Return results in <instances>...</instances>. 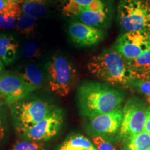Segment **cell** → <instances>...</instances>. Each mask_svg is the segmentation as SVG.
Returning <instances> with one entry per match:
<instances>
[{
  "label": "cell",
  "instance_id": "cell-1",
  "mask_svg": "<svg viewBox=\"0 0 150 150\" xmlns=\"http://www.w3.org/2000/svg\"><path fill=\"white\" fill-rule=\"evenodd\" d=\"M124 100L123 93L99 82H83L77 90L80 113L88 118L120 109Z\"/></svg>",
  "mask_w": 150,
  "mask_h": 150
},
{
  "label": "cell",
  "instance_id": "cell-2",
  "mask_svg": "<svg viewBox=\"0 0 150 150\" xmlns=\"http://www.w3.org/2000/svg\"><path fill=\"white\" fill-rule=\"evenodd\" d=\"M95 77L112 85L129 86L134 79L129 62L114 49H108L93 56L87 65Z\"/></svg>",
  "mask_w": 150,
  "mask_h": 150
},
{
  "label": "cell",
  "instance_id": "cell-3",
  "mask_svg": "<svg viewBox=\"0 0 150 150\" xmlns=\"http://www.w3.org/2000/svg\"><path fill=\"white\" fill-rule=\"evenodd\" d=\"M47 72L50 90L58 96H67L76 79V70L72 62L61 54H55L48 62Z\"/></svg>",
  "mask_w": 150,
  "mask_h": 150
},
{
  "label": "cell",
  "instance_id": "cell-4",
  "mask_svg": "<svg viewBox=\"0 0 150 150\" xmlns=\"http://www.w3.org/2000/svg\"><path fill=\"white\" fill-rule=\"evenodd\" d=\"M118 18L127 32L150 31V3L147 0H122L118 7Z\"/></svg>",
  "mask_w": 150,
  "mask_h": 150
},
{
  "label": "cell",
  "instance_id": "cell-5",
  "mask_svg": "<svg viewBox=\"0 0 150 150\" xmlns=\"http://www.w3.org/2000/svg\"><path fill=\"white\" fill-rule=\"evenodd\" d=\"M11 112L17 131L29 128L45 118L54 106L41 99H23L11 105Z\"/></svg>",
  "mask_w": 150,
  "mask_h": 150
},
{
  "label": "cell",
  "instance_id": "cell-6",
  "mask_svg": "<svg viewBox=\"0 0 150 150\" xmlns=\"http://www.w3.org/2000/svg\"><path fill=\"white\" fill-rule=\"evenodd\" d=\"M148 107L137 97H131L122 108L119 134L121 138L139 134L144 131Z\"/></svg>",
  "mask_w": 150,
  "mask_h": 150
},
{
  "label": "cell",
  "instance_id": "cell-7",
  "mask_svg": "<svg viewBox=\"0 0 150 150\" xmlns=\"http://www.w3.org/2000/svg\"><path fill=\"white\" fill-rule=\"evenodd\" d=\"M63 123V111L55 108L50 115L35 125L17 131L29 140L43 142L56 136L61 130Z\"/></svg>",
  "mask_w": 150,
  "mask_h": 150
},
{
  "label": "cell",
  "instance_id": "cell-8",
  "mask_svg": "<svg viewBox=\"0 0 150 150\" xmlns=\"http://www.w3.org/2000/svg\"><path fill=\"white\" fill-rule=\"evenodd\" d=\"M114 50L127 61H131L150 50V33L126 32L116 40Z\"/></svg>",
  "mask_w": 150,
  "mask_h": 150
},
{
  "label": "cell",
  "instance_id": "cell-9",
  "mask_svg": "<svg viewBox=\"0 0 150 150\" xmlns=\"http://www.w3.org/2000/svg\"><path fill=\"white\" fill-rule=\"evenodd\" d=\"M33 91L16 72L0 74V96L8 106L27 98Z\"/></svg>",
  "mask_w": 150,
  "mask_h": 150
},
{
  "label": "cell",
  "instance_id": "cell-10",
  "mask_svg": "<svg viewBox=\"0 0 150 150\" xmlns=\"http://www.w3.org/2000/svg\"><path fill=\"white\" fill-rule=\"evenodd\" d=\"M88 129L95 136H107L115 134L120 129L122 121V109L88 118Z\"/></svg>",
  "mask_w": 150,
  "mask_h": 150
},
{
  "label": "cell",
  "instance_id": "cell-11",
  "mask_svg": "<svg viewBox=\"0 0 150 150\" xmlns=\"http://www.w3.org/2000/svg\"><path fill=\"white\" fill-rule=\"evenodd\" d=\"M67 33L71 40L79 47L96 45L104 40L105 36L102 29L86 25L76 20L69 24Z\"/></svg>",
  "mask_w": 150,
  "mask_h": 150
},
{
  "label": "cell",
  "instance_id": "cell-12",
  "mask_svg": "<svg viewBox=\"0 0 150 150\" xmlns=\"http://www.w3.org/2000/svg\"><path fill=\"white\" fill-rule=\"evenodd\" d=\"M16 73L34 91L43 86L44 74L40 66L35 63H27L20 67Z\"/></svg>",
  "mask_w": 150,
  "mask_h": 150
},
{
  "label": "cell",
  "instance_id": "cell-13",
  "mask_svg": "<svg viewBox=\"0 0 150 150\" xmlns=\"http://www.w3.org/2000/svg\"><path fill=\"white\" fill-rule=\"evenodd\" d=\"M19 43L13 35L0 33V59L4 64L9 65L16 59Z\"/></svg>",
  "mask_w": 150,
  "mask_h": 150
},
{
  "label": "cell",
  "instance_id": "cell-14",
  "mask_svg": "<svg viewBox=\"0 0 150 150\" xmlns=\"http://www.w3.org/2000/svg\"><path fill=\"white\" fill-rule=\"evenodd\" d=\"M74 18L76 21L86 25L101 29L105 27L107 24L109 20V13L107 8L101 11L84 10Z\"/></svg>",
  "mask_w": 150,
  "mask_h": 150
},
{
  "label": "cell",
  "instance_id": "cell-15",
  "mask_svg": "<svg viewBox=\"0 0 150 150\" xmlns=\"http://www.w3.org/2000/svg\"><path fill=\"white\" fill-rule=\"evenodd\" d=\"M134 79L147 80L150 74V50L129 62Z\"/></svg>",
  "mask_w": 150,
  "mask_h": 150
},
{
  "label": "cell",
  "instance_id": "cell-16",
  "mask_svg": "<svg viewBox=\"0 0 150 150\" xmlns=\"http://www.w3.org/2000/svg\"><path fill=\"white\" fill-rule=\"evenodd\" d=\"M22 6L10 2L6 8L0 13V29L9 30L16 27L19 17L21 16Z\"/></svg>",
  "mask_w": 150,
  "mask_h": 150
},
{
  "label": "cell",
  "instance_id": "cell-17",
  "mask_svg": "<svg viewBox=\"0 0 150 150\" xmlns=\"http://www.w3.org/2000/svg\"><path fill=\"white\" fill-rule=\"evenodd\" d=\"M150 147V134L145 131L124 138V150H147Z\"/></svg>",
  "mask_w": 150,
  "mask_h": 150
},
{
  "label": "cell",
  "instance_id": "cell-18",
  "mask_svg": "<svg viewBox=\"0 0 150 150\" xmlns=\"http://www.w3.org/2000/svg\"><path fill=\"white\" fill-rule=\"evenodd\" d=\"M47 10V0H24L22 5V14L38 19L45 16Z\"/></svg>",
  "mask_w": 150,
  "mask_h": 150
},
{
  "label": "cell",
  "instance_id": "cell-19",
  "mask_svg": "<svg viewBox=\"0 0 150 150\" xmlns=\"http://www.w3.org/2000/svg\"><path fill=\"white\" fill-rule=\"evenodd\" d=\"M36 19L22 14L19 17L16 24L17 31L24 36H31L36 29Z\"/></svg>",
  "mask_w": 150,
  "mask_h": 150
},
{
  "label": "cell",
  "instance_id": "cell-20",
  "mask_svg": "<svg viewBox=\"0 0 150 150\" xmlns=\"http://www.w3.org/2000/svg\"><path fill=\"white\" fill-rule=\"evenodd\" d=\"M95 0H66L63 8V14L70 18H75L87 8Z\"/></svg>",
  "mask_w": 150,
  "mask_h": 150
},
{
  "label": "cell",
  "instance_id": "cell-21",
  "mask_svg": "<svg viewBox=\"0 0 150 150\" xmlns=\"http://www.w3.org/2000/svg\"><path fill=\"white\" fill-rule=\"evenodd\" d=\"M62 146L74 149H92L94 147L91 142L86 136L80 134L72 135L63 142Z\"/></svg>",
  "mask_w": 150,
  "mask_h": 150
},
{
  "label": "cell",
  "instance_id": "cell-22",
  "mask_svg": "<svg viewBox=\"0 0 150 150\" xmlns=\"http://www.w3.org/2000/svg\"><path fill=\"white\" fill-rule=\"evenodd\" d=\"M22 54L26 59H35L40 57L42 52L38 43L34 40H31L27 42L22 46Z\"/></svg>",
  "mask_w": 150,
  "mask_h": 150
},
{
  "label": "cell",
  "instance_id": "cell-23",
  "mask_svg": "<svg viewBox=\"0 0 150 150\" xmlns=\"http://www.w3.org/2000/svg\"><path fill=\"white\" fill-rule=\"evenodd\" d=\"M12 150H45V143L34 140H18Z\"/></svg>",
  "mask_w": 150,
  "mask_h": 150
},
{
  "label": "cell",
  "instance_id": "cell-24",
  "mask_svg": "<svg viewBox=\"0 0 150 150\" xmlns=\"http://www.w3.org/2000/svg\"><path fill=\"white\" fill-rule=\"evenodd\" d=\"M129 87L136 90L138 93L145 95L147 97H150V81L134 79L131 82Z\"/></svg>",
  "mask_w": 150,
  "mask_h": 150
},
{
  "label": "cell",
  "instance_id": "cell-25",
  "mask_svg": "<svg viewBox=\"0 0 150 150\" xmlns=\"http://www.w3.org/2000/svg\"><path fill=\"white\" fill-rule=\"evenodd\" d=\"M93 140L94 145L98 150H116L111 143L102 136H95Z\"/></svg>",
  "mask_w": 150,
  "mask_h": 150
},
{
  "label": "cell",
  "instance_id": "cell-26",
  "mask_svg": "<svg viewBox=\"0 0 150 150\" xmlns=\"http://www.w3.org/2000/svg\"><path fill=\"white\" fill-rule=\"evenodd\" d=\"M144 131L145 132L148 133L150 134V107L147 108V118H146V122L145 127H144Z\"/></svg>",
  "mask_w": 150,
  "mask_h": 150
},
{
  "label": "cell",
  "instance_id": "cell-27",
  "mask_svg": "<svg viewBox=\"0 0 150 150\" xmlns=\"http://www.w3.org/2000/svg\"><path fill=\"white\" fill-rule=\"evenodd\" d=\"M5 102H4V100L0 96V120H1L4 117V113H5Z\"/></svg>",
  "mask_w": 150,
  "mask_h": 150
},
{
  "label": "cell",
  "instance_id": "cell-28",
  "mask_svg": "<svg viewBox=\"0 0 150 150\" xmlns=\"http://www.w3.org/2000/svg\"><path fill=\"white\" fill-rule=\"evenodd\" d=\"M10 4V1L8 0H0V13L5 10L8 7V6Z\"/></svg>",
  "mask_w": 150,
  "mask_h": 150
},
{
  "label": "cell",
  "instance_id": "cell-29",
  "mask_svg": "<svg viewBox=\"0 0 150 150\" xmlns=\"http://www.w3.org/2000/svg\"><path fill=\"white\" fill-rule=\"evenodd\" d=\"M4 135H5L4 127L1 120H0V140L3 139L4 137Z\"/></svg>",
  "mask_w": 150,
  "mask_h": 150
},
{
  "label": "cell",
  "instance_id": "cell-30",
  "mask_svg": "<svg viewBox=\"0 0 150 150\" xmlns=\"http://www.w3.org/2000/svg\"><path fill=\"white\" fill-rule=\"evenodd\" d=\"M8 1H10V2L17 4L20 5V6H22V5L23 4L24 0H8Z\"/></svg>",
  "mask_w": 150,
  "mask_h": 150
},
{
  "label": "cell",
  "instance_id": "cell-31",
  "mask_svg": "<svg viewBox=\"0 0 150 150\" xmlns=\"http://www.w3.org/2000/svg\"><path fill=\"white\" fill-rule=\"evenodd\" d=\"M79 149H74V148H70V147H63V146L61 145V147H60L59 150H78Z\"/></svg>",
  "mask_w": 150,
  "mask_h": 150
},
{
  "label": "cell",
  "instance_id": "cell-32",
  "mask_svg": "<svg viewBox=\"0 0 150 150\" xmlns=\"http://www.w3.org/2000/svg\"><path fill=\"white\" fill-rule=\"evenodd\" d=\"M3 70H4V63L3 62L1 61V60L0 59V74L2 72Z\"/></svg>",
  "mask_w": 150,
  "mask_h": 150
},
{
  "label": "cell",
  "instance_id": "cell-33",
  "mask_svg": "<svg viewBox=\"0 0 150 150\" xmlns=\"http://www.w3.org/2000/svg\"><path fill=\"white\" fill-rule=\"evenodd\" d=\"M147 100L149 104H150V97H147Z\"/></svg>",
  "mask_w": 150,
  "mask_h": 150
},
{
  "label": "cell",
  "instance_id": "cell-34",
  "mask_svg": "<svg viewBox=\"0 0 150 150\" xmlns=\"http://www.w3.org/2000/svg\"><path fill=\"white\" fill-rule=\"evenodd\" d=\"M91 150H98V149H97V148H96V147H93V149H91Z\"/></svg>",
  "mask_w": 150,
  "mask_h": 150
},
{
  "label": "cell",
  "instance_id": "cell-35",
  "mask_svg": "<svg viewBox=\"0 0 150 150\" xmlns=\"http://www.w3.org/2000/svg\"><path fill=\"white\" fill-rule=\"evenodd\" d=\"M78 150H91V149H79Z\"/></svg>",
  "mask_w": 150,
  "mask_h": 150
},
{
  "label": "cell",
  "instance_id": "cell-36",
  "mask_svg": "<svg viewBox=\"0 0 150 150\" xmlns=\"http://www.w3.org/2000/svg\"><path fill=\"white\" fill-rule=\"evenodd\" d=\"M147 80H149L150 81V74L149 75V76H148V78H147Z\"/></svg>",
  "mask_w": 150,
  "mask_h": 150
},
{
  "label": "cell",
  "instance_id": "cell-37",
  "mask_svg": "<svg viewBox=\"0 0 150 150\" xmlns=\"http://www.w3.org/2000/svg\"><path fill=\"white\" fill-rule=\"evenodd\" d=\"M147 1H149V2L150 3V0H147Z\"/></svg>",
  "mask_w": 150,
  "mask_h": 150
},
{
  "label": "cell",
  "instance_id": "cell-38",
  "mask_svg": "<svg viewBox=\"0 0 150 150\" xmlns=\"http://www.w3.org/2000/svg\"><path fill=\"white\" fill-rule=\"evenodd\" d=\"M147 150H150V147L149 148V149H147Z\"/></svg>",
  "mask_w": 150,
  "mask_h": 150
}]
</instances>
